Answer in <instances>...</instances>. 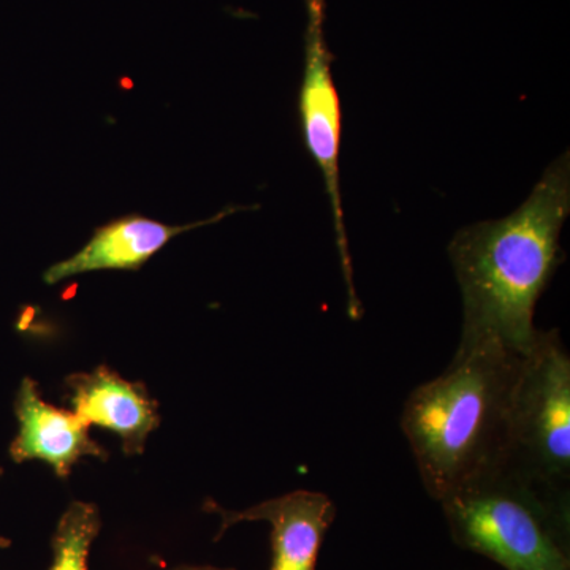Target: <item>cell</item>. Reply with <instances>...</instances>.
Returning <instances> with one entry per match:
<instances>
[{
    "label": "cell",
    "mask_w": 570,
    "mask_h": 570,
    "mask_svg": "<svg viewBox=\"0 0 570 570\" xmlns=\"http://www.w3.org/2000/svg\"><path fill=\"white\" fill-rule=\"evenodd\" d=\"M570 213V154L547 167L509 216L460 228L449 257L463 299L459 347L494 344L523 355L534 343L535 306L562 262Z\"/></svg>",
    "instance_id": "6da1fadb"
},
{
    "label": "cell",
    "mask_w": 570,
    "mask_h": 570,
    "mask_svg": "<svg viewBox=\"0 0 570 570\" xmlns=\"http://www.w3.org/2000/svg\"><path fill=\"white\" fill-rule=\"evenodd\" d=\"M520 360L494 344L459 347L441 376L409 395L401 430L434 501L501 466Z\"/></svg>",
    "instance_id": "7a4b0ae2"
},
{
    "label": "cell",
    "mask_w": 570,
    "mask_h": 570,
    "mask_svg": "<svg viewBox=\"0 0 570 570\" xmlns=\"http://www.w3.org/2000/svg\"><path fill=\"white\" fill-rule=\"evenodd\" d=\"M439 505L460 549L505 570H570V498L499 466Z\"/></svg>",
    "instance_id": "3957f363"
},
{
    "label": "cell",
    "mask_w": 570,
    "mask_h": 570,
    "mask_svg": "<svg viewBox=\"0 0 570 570\" xmlns=\"http://www.w3.org/2000/svg\"><path fill=\"white\" fill-rule=\"evenodd\" d=\"M501 466L570 498V355L558 330H539L521 355Z\"/></svg>",
    "instance_id": "277c9868"
},
{
    "label": "cell",
    "mask_w": 570,
    "mask_h": 570,
    "mask_svg": "<svg viewBox=\"0 0 570 570\" xmlns=\"http://www.w3.org/2000/svg\"><path fill=\"white\" fill-rule=\"evenodd\" d=\"M325 21V0H306L305 70L298 96L299 122L307 153L321 168L332 205L336 247L347 287L348 316L356 321L363 313L362 303L356 298L341 198V102L333 80V55L326 43Z\"/></svg>",
    "instance_id": "5b68a950"
},
{
    "label": "cell",
    "mask_w": 570,
    "mask_h": 570,
    "mask_svg": "<svg viewBox=\"0 0 570 570\" xmlns=\"http://www.w3.org/2000/svg\"><path fill=\"white\" fill-rule=\"evenodd\" d=\"M205 510L220 517L217 538L243 521L272 527V570H316L326 531L336 519V505L326 494L296 490L246 510H227L208 501Z\"/></svg>",
    "instance_id": "8992f818"
},
{
    "label": "cell",
    "mask_w": 570,
    "mask_h": 570,
    "mask_svg": "<svg viewBox=\"0 0 570 570\" xmlns=\"http://www.w3.org/2000/svg\"><path fill=\"white\" fill-rule=\"evenodd\" d=\"M73 414L86 425H99L118 434L126 455H141L146 439L159 426L157 403L145 385L124 381L107 366L73 374L66 381Z\"/></svg>",
    "instance_id": "52a82bcc"
},
{
    "label": "cell",
    "mask_w": 570,
    "mask_h": 570,
    "mask_svg": "<svg viewBox=\"0 0 570 570\" xmlns=\"http://www.w3.org/2000/svg\"><path fill=\"white\" fill-rule=\"evenodd\" d=\"M236 209L238 208L228 209L202 223L186 225H168L140 214H129L97 228L88 245L66 261L51 265L45 272L43 281L52 285L85 273L100 272V269L135 272L140 269L153 255L163 250L175 236L217 223Z\"/></svg>",
    "instance_id": "ba28073f"
},
{
    "label": "cell",
    "mask_w": 570,
    "mask_h": 570,
    "mask_svg": "<svg viewBox=\"0 0 570 570\" xmlns=\"http://www.w3.org/2000/svg\"><path fill=\"white\" fill-rule=\"evenodd\" d=\"M20 433L11 444V459L47 461L59 478H67L82 456L107 460V450L92 441L88 425L73 412L48 404L32 379H24L14 403Z\"/></svg>",
    "instance_id": "9c48e42d"
},
{
    "label": "cell",
    "mask_w": 570,
    "mask_h": 570,
    "mask_svg": "<svg viewBox=\"0 0 570 570\" xmlns=\"http://www.w3.org/2000/svg\"><path fill=\"white\" fill-rule=\"evenodd\" d=\"M100 531L96 505L73 502L59 520L52 535L50 570H88V554Z\"/></svg>",
    "instance_id": "30bf717a"
},
{
    "label": "cell",
    "mask_w": 570,
    "mask_h": 570,
    "mask_svg": "<svg viewBox=\"0 0 570 570\" xmlns=\"http://www.w3.org/2000/svg\"><path fill=\"white\" fill-rule=\"evenodd\" d=\"M175 570H234V569L208 568V566H206V568H193V566H183V568H178Z\"/></svg>",
    "instance_id": "8fae6325"
},
{
    "label": "cell",
    "mask_w": 570,
    "mask_h": 570,
    "mask_svg": "<svg viewBox=\"0 0 570 570\" xmlns=\"http://www.w3.org/2000/svg\"><path fill=\"white\" fill-rule=\"evenodd\" d=\"M0 475H2V468H0ZM9 542L7 540L0 539V547H7Z\"/></svg>",
    "instance_id": "7c38bea8"
}]
</instances>
